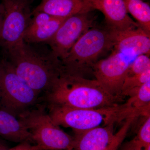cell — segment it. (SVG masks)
<instances>
[{
    "label": "cell",
    "instance_id": "cell-5",
    "mask_svg": "<svg viewBox=\"0 0 150 150\" xmlns=\"http://www.w3.org/2000/svg\"><path fill=\"white\" fill-rule=\"evenodd\" d=\"M0 109L17 118L37 102L39 94L18 76L5 59L0 61Z\"/></svg>",
    "mask_w": 150,
    "mask_h": 150
},
{
    "label": "cell",
    "instance_id": "cell-14",
    "mask_svg": "<svg viewBox=\"0 0 150 150\" xmlns=\"http://www.w3.org/2000/svg\"><path fill=\"white\" fill-rule=\"evenodd\" d=\"M93 10L90 0H41L33 11L67 18L77 14L88 13Z\"/></svg>",
    "mask_w": 150,
    "mask_h": 150
},
{
    "label": "cell",
    "instance_id": "cell-24",
    "mask_svg": "<svg viewBox=\"0 0 150 150\" xmlns=\"http://www.w3.org/2000/svg\"><path fill=\"white\" fill-rule=\"evenodd\" d=\"M0 75H1V69H0Z\"/></svg>",
    "mask_w": 150,
    "mask_h": 150
},
{
    "label": "cell",
    "instance_id": "cell-11",
    "mask_svg": "<svg viewBox=\"0 0 150 150\" xmlns=\"http://www.w3.org/2000/svg\"><path fill=\"white\" fill-rule=\"evenodd\" d=\"M90 1L94 10H98L104 15L108 27L123 30L140 27L128 15L124 0Z\"/></svg>",
    "mask_w": 150,
    "mask_h": 150
},
{
    "label": "cell",
    "instance_id": "cell-20",
    "mask_svg": "<svg viewBox=\"0 0 150 150\" xmlns=\"http://www.w3.org/2000/svg\"><path fill=\"white\" fill-rule=\"evenodd\" d=\"M0 150H44V149L39 145L32 144L29 142L20 143L13 147L8 148Z\"/></svg>",
    "mask_w": 150,
    "mask_h": 150
},
{
    "label": "cell",
    "instance_id": "cell-15",
    "mask_svg": "<svg viewBox=\"0 0 150 150\" xmlns=\"http://www.w3.org/2000/svg\"><path fill=\"white\" fill-rule=\"evenodd\" d=\"M0 137L13 143H33L32 136L21 121L11 113L0 109Z\"/></svg>",
    "mask_w": 150,
    "mask_h": 150
},
{
    "label": "cell",
    "instance_id": "cell-7",
    "mask_svg": "<svg viewBox=\"0 0 150 150\" xmlns=\"http://www.w3.org/2000/svg\"><path fill=\"white\" fill-rule=\"evenodd\" d=\"M111 50L110 56L97 62L93 72L105 89L120 99L122 85L131 64L141 54L134 49Z\"/></svg>",
    "mask_w": 150,
    "mask_h": 150
},
{
    "label": "cell",
    "instance_id": "cell-22",
    "mask_svg": "<svg viewBox=\"0 0 150 150\" xmlns=\"http://www.w3.org/2000/svg\"><path fill=\"white\" fill-rule=\"evenodd\" d=\"M9 148L4 140L0 137V150L4 149Z\"/></svg>",
    "mask_w": 150,
    "mask_h": 150
},
{
    "label": "cell",
    "instance_id": "cell-1",
    "mask_svg": "<svg viewBox=\"0 0 150 150\" xmlns=\"http://www.w3.org/2000/svg\"><path fill=\"white\" fill-rule=\"evenodd\" d=\"M40 44L23 40L4 52L18 76L39 94L48 92L64 73L61 60L49 46Z\"/></svg>",
    "mask_w": 150,
    "mask_h": 150
},
{
    "label": "cell",
    "instance_id": "cell-17",
    "mask_svg": "<svg viewBox=\"0 0 150 150\" xmlns=\"http://www.w3.org/2000/svg\"><path fill=\"white\" fill-rule=\"evenodd\" d=\"M120 150H150V116L146 117L137 135L125 143Z\"/></svg>",
    "mask_w": 150,
    "mask_h": 150
},
{
    "label": "cell",
    "instance_id": "cell-16",
    "mask_svg": "<svg viewBox=\"0 0 150 150\" xmlns=\"http://www.w3.org/2000/svg\"><path fill=\"white\" fill-rule=\"evenodd\" d=\"M126 9L146 33L150 35V7L143 0H124Z\"/></svg>",
    "mask_w": 150,
    "mask_h": 150
},
{
    "label": "cell",
    "instance_id": "cell-18",
    "mask_svg": "<svg viewBox=\"0 0 150 150\" xmlns=\"http://www.w3.org/2000/svg\"><path fill=\"white\" fill-rule=\"evenodd\" d=\"M150 81V69L139 74L126 77L121 88V96H127L129 92Z\"/></svg>",
    "mask_w": 150,
    "mask_h": 150
},
{
    "label": "cell",
    "instance_id": "cell-6",
    "mask_svg": "<svg viewBox=\"0 0 150 150\" xmlns=\"http://www.w3.org/2000/svg\"><path fill=\"white\" fill-rule=\"evenodd\" d=\"M48 112L59 126L81 132L117 123L119 105L99 108H76L48 105Z\"/></svg>",
    "mask_w": 150,
    "mask_h": 150
},
{
    "label": "cell",
    "instance_id": "cell-10",
    "mask_svg": "<svg viewBox=\"0 0 150 150\" xmlns=\"http://www.w3.org/2000/svg\"><path fill=\"white\" fill-rule=\"evenodd\" d=\"M32 13L23 38V41L28 43H46L67 18L56 17L43 12L33 11Z\"/></svg>",
    "mask_w": 150,
    "mask_h": 150
},
{
    "label": "cell",
    "instance_id": "cell-4",
    "mask_svg": "<svg viewBox=\"0 0 150 150\" xmlns=\"http://www.w3.org/2000/svg\"><path fill=\"white\" fill-rule=\"evenodd\" d=\"M18 118L32 136L35 144L44 150H73L74 138L54 123L43 107L25 110Z\"/></svg>",
    "mask_w": 150,
    "mask_h": 150
},
{
    "label": "cell",
    "instance_id": "cell-9",
    "mask_svg": "<svg viewBox=\"0 0 150 150\" xmlns=\"http://www.w3.org/2000/svg\"><path fill=\"white\" fill-rule=\"evenodd\" d=\"M88 13L77 14L67 18L54 36L46 42L54 55L61 61L80 37L93 27V19Z\"/></svg>",
    "mask_w": 150,
    "mask_h": 150
},
{
    "label": "cell",
    "instance_id": "cell-13",
    "mask_svg": "<svg viewBox=\"0 0 150 150\" xmlns=\"http://www.w3.org/2000/svg\"><path fill=\"white\" fill-rule=\"evenodd\" d=\"M114 123L75 133L73 150H103L114 138Z\"/></svg>",
    "mask_w": 150,
    "mask_h": 150
},
{
    "label": "cell",
    "instance_id": "cell-8",
    "mask_svg": "<svg viewBox=\"0 0 150 150\" xmlns=\"http://www.w3.org/2000/svg\"><path fill=\"white\" fill-rule=\"evenodd\" d=\"M4 17L0 32V46L4 52L23 41L32 18L30 0H1Z\"/></svg>",
    "mask_w": 150,
    "mask_h": 150
},
{
    "label": "cell",
    "instance_id": "cell-21",
    "mask_svg": "<svg viewBox=\"0 0 150 150\" xmlns=\"http://www.w3.org/2000/svg\"><path fill=\"white\" fill-rule=\"evenodd\" d=\"M3 17H4V9H3L2 4L0 0V32L1 28L2 25Z\"/></svg>",
    "mask_w": 150,
    "mask_h": 150
},
{
    "label": "cell",
    "instance_id": "cell-23",
    "mask_svg": "<svg viewBox=\"0 0 150 150\" xmlns=\"http://www.w3.org/2000/svg\"><path fill=\"white\" fill-rule=\"evenodd\" d=\"M113 150V149H111V148L109 147H107L105 148V149H104V150Z\"/></svg>",
    "mask_w": 150,
    "mask_h": 150
},
{
    "label": "cell",
    "instance_id": "cell-12",
    "mask_svg": "<svg viewBox=\"0 0 150 150\" xmlns=\"http://www.w3.org/2000/svg\"><path fill=\"white\" fill-rule=\"evenodd\" d=\"M109 28L113 43L112 49H134L140 54L150 56V35L146 33L141 27L123 30Z\"/></svg>",
    "mask_w": 150,
    "mask_h": 150
},
{
    "label": "cell",
    "instance_id": "cell-3",
    "mask_svg": "<svg viewBox=\"0 0 150 150\" xmlns=\"http://www.w3.org/2000/svg\"><path fill=\"white\" fill-rule=\"evenodd\" d=\"M113 43L109 28L92 27L75 43L61 60L64 72L85 77L93 70L100 56L112 49Z\"/></svg>",
    "mask_w": 150,
    "mask_h": 150
},
{
    "label": "cell",
    "instance_id": "cell-19",
    "mask_svg": "<svg viewBox=\"0 0 150 150\" xmlns=\"http://www.w3.org/2000/svg\"><path fill=\"white\" fill-rule=\"evenodd\" d=\"M150 69L149 55L141 54L137 56L131 64L126 77L142 74Z\"/></svg>",
    "mask_w": 150,
    "mask_h": 150
},
{
    "label": "cell",
    "instance_id": "cell-2",
    "mask_svg": "<svg viewBox=\"0 0 150 150\" xmlns=\"http://www.w3.org/2000/svg\"><path fill=\"white\" fill-rule=\"evenodd\" d=\"M48 105L76 108H99L117 104L96 80L64 73L45 94Z\"/></svg>",
    "mask_w": 150,
    "mask_h": 150
}]
</instances>
